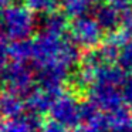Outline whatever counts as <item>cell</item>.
I'll list each match as a JSON object with an SVG mask.
<instances>
[{"mask_svg": "<svg viewBox=\"0 0 132 132\" xmlns=\"http://www.w3.org/2000/svg\"><path fill=\"white\" fill-rule=\"evenodd\" d=\"M34 27V16L26 4H9L0 10V37L6 41L27 40Z\"/></svg>", "mask_w": 132, "mask_h": 132, "instance_id": "1", "label": "cell"}, {"mask_svg": "<svg viewBox=\"0 0 132 132\" xmlns=\"http://www.w3.org/2000/svg\"><path fill=\"white\" fill-rule=\"evenodd\" d=\"M70 37L81 48L94 50L102 43L104 30L95 17L85 14L72 19V23L70 24Z\"/></svg>", "mask_w": 132, "mask_h": 132, "instance_id": "2", "label": "cell"}, {"mask_svg": "<svg viewBox=\"0 0 132 132\" xmlns=\"http://www.w3.org/2000/svg\"><path fill=\"white\" fill-rule=\"evenodd\" d=\"M0 75L6 89H10L21 97H27L34 88L36 72L33 68L26 65V63L13 61L12 64H7Z\"/></svg>", "mask_w": 132, "mask_h": 132, "instance_id": "3", "label": "cell"}, {"mask_svg": "<svg viewBox=\"0 0 132 132\" xmlns=\"http://www.w3.org/2000/svg\"><path fill=\"white\" fill-rule=\"evenodd\" d=\"M81 105L82 102H80L72 94L60 92L50 108V117L53 121L70 129L77 128L81 121Z\"/></svg>", "mask_w": 132, "mask_h": 132, "instance_id": "4", "label": "cell"}, {"mask_svg": "<svg viewBox=\"0 0 132 132\" xmlns=\"http://www.w3.org/2000/svg\"><path fill=\"white\" fill-rule=\"evenodd\" d=\"M109 117L91 101H84L81 105V121L77 126V132H108Z\"/></svg>", "mask_w": 132, "mask_h": 132, "instance_id": "5", "label": "cell"}, {"mask_svg": "<svg viewBox=\"0 0 132 132\" xmlns=\"http://www.w3.org/2000/svg\"><path fill=\"white\" fill-rule=\"evenodd\" d=\"M57 95V92L44 89L41 87H34L31 92L26 97V108L29 109V112L36 115H43L46 112H50V108Z\"/></svg>", "mask_w": 132, "mask_h": 132, "instance_id": "6", "label": "cell"}, {"mask_svg": "<svg viewBox=\"0 0 132 132\" xmlns=\"http://www.w3.org/2000/svg\"><path fill=\"white\" fill-rule=\"evenodd\" d=\"M40 115L27 112L14 119L0 121V132H37L41 128Z\"/></svg>", "mask_w": 132, "mask_h": 132, "instance_id": "7", "label": "cell"}, {"mask_svg": "<svg viewBox=\"0 0 132 132\" xmlns=\"http://www.w3.org/2000/svg\"><path fill=\"white\" fill-rule=\"evenodd\" d=\"M94 17L100 23L104 31L112 33L119 29L122 12H119L109 2L108 3H100L94 7Z\"/></svg>", "mask_w": 132, "mask_h": 132, "instance_id": "8", "label": "cell"}, {"mask_svg": "<svg viewBox=\"0 0 132 132\" xmlns=\"http://www.w3.org/2000/svg\"><path fill=\"white\" fill-rule=\"evenodd\" d=\"M26 108V101L21 100V95L4 89L0 92V118L2 119H14L23 115Z\"/></svg>", "mask_w": 132, "mask_h": 132, "instance_id": "9", "label": "cell"}, {"mask_svg": "<svg viewBox=\"0 0 132 132\" xmlns=\"http://www.w3.org/2000/svg\"><path fill=\"white\" fill-rule=\"evenodd\" d=\"M67 29H68V23H67V16L64 13L53 12L44 14L41 19V31L57 36H65Z\"/></svg>", "mask_w": 132, "mask_h": 132, "instance_id": "10", "label": "cell"}, {"mask_svg": "<svg viewBox=\"0 0 132 132\" xmlns=\"http://www.w3.org/2000/svg\"><path fill=\"white\" fill-rule=\"evenodd\" d=\"M108 117L109 128L112 132H132V111H129L126 105L114 112H109Z\"/></svg>", "mask_w": 132, "mask_h": 132, "instance_id": "11", "label": "cell"}, {"mask_svg": "<svg viewBox=\"0 0 132 132\" xmlns=\"http://www.w3.org/2000/svg\"><path fill=\"white\" fill-rule=\"evenodd\" d=\"M10 58L13 61H20V63L33 60V41L21 40L12 43V46H10Z\"/></svg>", "mask_w": 132, "mask_h": 132, "instance_id": "12", "label": "cell"}, {"mask_svg": "<svg viewBox=\"0 0 132 132\" xmlns=\"http://www.w3.org/2000/svg\"><path fill=\"white\" fill-rule=\"evenodd\" d=\"M24 4L37 14H48V13L55 12L57 6L60 4L58 0H24Z\"/></svg>", "mask_w": 132, "mask_h": 132, "instance_id": "13", "label": "cell"}, {"mask_svg": "<svg viewBox=\"0 0 132 132\" xmlns=\"http://www.w3.org/2000/svg\"><path fill=\"white\" fill-rule=\"evenodd\" d=\"M118 65L128 74H132V41L123 44L118 57Z\"/></svg>", "mask_w": 132, "mask_h": 132, "instance_id": "14", "label": "cell"}, {"mask_svg": "<svg viewBox=\"0 0 132 132\" xmlns=\"http://www.w3.org/2000/svg\"><path fill=\"white\" fill-rule=\"evenodd\" d=\"M119 30L126 41H132V7L123 10L122 17H121Z\"/></svg>", "mask_w": 132, "mask_h": 132, "instance_id": "15", "label": "cell"}, {"mask_svg": "<svg viewBox=\"0 0 132 132\" xmlns=\"http://www.w3.org/2000/svg\"><path fill=\"white\" fill-rule=\"evenodd\" d=\"M10 58V46L6 44V40L0 37V74L7 67V61Z\"/></svg>", "mask_w": 132, "mask_h": 132, "instance_id": "16", "label": "cell"}, {"mask_svg": "<svg viewBox=\"0 0 132 132\" xmlns=\"http://www.w3.org/2000/svg\"><path fill=\"white\" fill-rule=\"evenodd\" d=\"M38 132H71V131H70V128H67V126H64L51 119L48 122L43 123V126L40 128Z\"/></svg>", "mask_w": 132, "mask_h": 132, "instance_id": "17", "label": "cell"}, {"mask_svg": "<svg viewBox=\"0 0 132 132\" xmlns=\"http://www.w3.org/2000/svg\"><path fill=\"white\" fill-rule=\"evenodd\" d=\"M122 97L125 101V105L132 108V74L129 75V78H126L122 85Z\"/></svg>", "mask_w": 132, "mask_h": 132, "instance_id": "18", "label": "cell"}, {"mask_svg": "<svg viewBox=\"0 0 132 132\" xmlns=\"http://www.w3.org/2000/svg\"><path fill=\"white\" fill-rule=\"evenodd\" d=\"M12 0H0V10H3L6 6H9Z\"/></svg>", "mask_w": 132, "mask_h": 132, "instance_id": "19", "label": "cell"}, {"mask_svg": "<svg viewBox=\"0 0 132 132\" xmlns=\"http://www.w3.org/2000/svg\"><path fill=\"white\" fill-rule=\"evenodd\" d=\"M108 132H112V131H108Z\"/></svg>", "mask_w": 132, "mask_h": 132, "instance_id": "20", "label": "cell"}]
</instances>
